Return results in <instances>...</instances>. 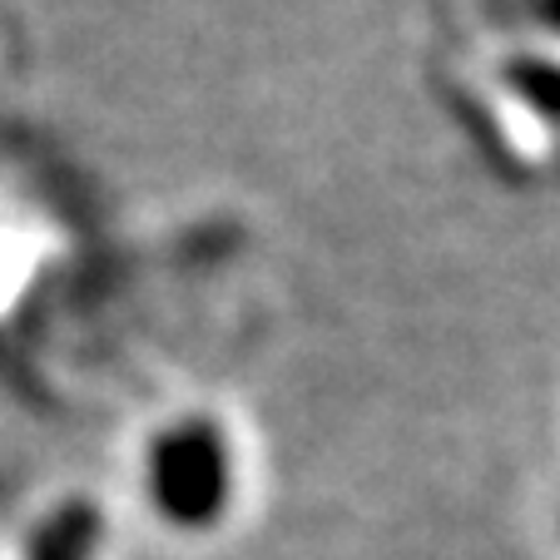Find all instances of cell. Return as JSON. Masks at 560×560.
Masks as SVG:
<instances>
[{"label": "cell", "mask_w": 560, "mask_h": 560, "mask_svg": "<svg viewBox=\"0 0 560 560\" xmlns=\"http://www.w3.org/2000/svg\"><path fill=\"white\" fill-rule=\"evenodd\" d=\"M144 491L149 506L179 530H203L229 511L233 497V471H229V446L213 432V422H174L170 432H159L144 456Z\"/></svg>", "instance_id": "1"}, {"label": "cell", "mask_w": 560, "mask_h": 560, "mask_svg": "<svg viewBox=\"0 0 560 560\" xmlns=\"http://www.w3.org/2000/svg\"><path fill=\"white\" fill-rule=\"evenodd\" d=\"M95 550H100V511L90 501H70L35 530L25 560H95Z\"/></svg>", "instance_id": "2"}, {"label": "cell", "mask_w": 560, "mask_h": 560, "mask_svg": "<svg viewBox=\"0 0 560 560\" xmlns=\"http://www.w3.org/2000/svg\"><path fill=\"white\" fill-rule=\"evenodd\" d=\"M540 11H546V21L560 25V0H540Z\"/></svg>", "instance_id": "3"}]
</instances>
